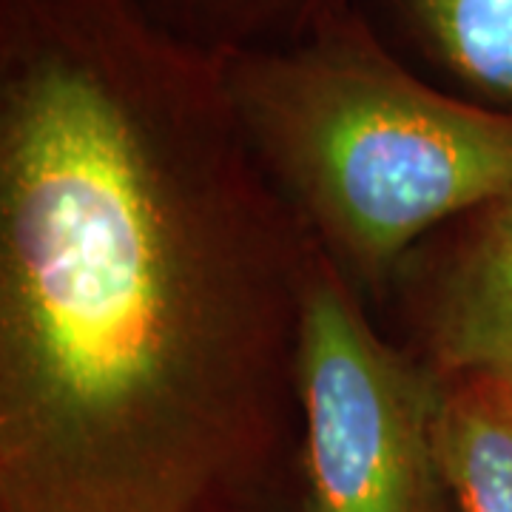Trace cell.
<instances>
[{
  "mask_svg": "<svg viewBox=\"0 0 512 512\" xmlns=\"http://www.w3.org/2000/svg\"><path fill=\"white\" fill-rule=\"evenodd\" d=\"M313 254L217 49L0 0V512L231 510L302 439Z\"/></svg>",
  "mask_w": 512,
  "mask_h": 512,
  "instance_id": "obj_1",
  "label": "cell"
},
{
  "mask_svg": "<svg viewBox=\"0 0 512 512\" xmlns=\"http://www.w3.org/2000/svg\"><path fill=\"white\" fill-rule=\"evenodd\" d=\"M217 55L256 160L367 308L424 239L512 194V111L427 83L359 0Z\"/></svg>",
  "mask_w": 512,
  "mask_h": 512,
  "instance_id": "obj_2",
  "label": "cell"
},
{
  "mask_svg": "<svg viewBox=\"0 0 512 512\" xmlns=\"http://www.w3.org/2000/svg\"><path fill=\"white\" fill-rule=\"evenodd\" d=\"M441 376L399 348L319 248L302 308L305 512H441Z\"/></svg>",
  "mask_w": 512,
  "mask_h": 512,
  "instance_id": "obj_3",
  "label": "cell"
},
{
  "mask_svg": "<svg viewBox=\"0 0 512 512\" xmlns=\"http://www.w3.org/2000/svg\"><path fill=\"white\" fill-rule=\"evenodd\" d=\"M390 299L402 305L407 350L436 373L512 376V262L461 220L407 256Z\"/></svg>",
  "mask_w": 512,
  "mask_h": 512,
  "instance_id": "obj_4",
  "label": "cell"
},
{
  "mask_svg": "<svg viewBox=\"0 0 512 512\" xmlns=\"http://www.w3.org/2000/svg\"><path fill=\"white\" fill-rule=\"evenodd\" d=\"M436 447L456 512H512V402L487 370L439 373Z\"/></svg>",
  "mask_w": 512,
  "mask_h": 512,
  "instance_id": "obj_5",
  "label": "cell"
},
{
  "mask_svg": "<svg viewBox=\"0 0 512 512\" xmlns=\"http://www.w3.org/2000/svg\"><path fill=\"white\" fill-rule=\"evenodd\" d=\"M404 37L481 103L512 111V0H382Z\"/></svg>",
  "mask_w": 512,
  "mask_h": 512,
  "instance_id": "obj_6",
  "label": "cell"
},
{
  "mask_svg": "<svg viewBox=\"0 0 512 512\" xmlns=\"http://www.w3.org/2000/svg\"><path fill=\"white\" fill-rule=\"evenodd\" d=\"M461 222L478 242H484L495 254L507 256L512 262V194L464 217Z\"/></svg>",
  "mask_w": 512,
  "mask_h": 512,
  "instance_id": "obj_7",
  "label": "cell"
},
{
  "mask_svg": "<svg viewBox=\"0 0 512 512\" xmlns=\"http://www.w3.org/2000/svg\"><path fill=\"white\" fill-rule=\"evenodd\" d=\"M202 3H217V0H202ZM220 3H225V6H237L239 9V0H220ZM245 3H251V6H254V3H262V0H245ZM299 3H302L305 20H308L313 12H316V9H322V6H325V3H330V0H299Z\"/></svg>",
  "mask_w": 512,
  "mask_h": 512,
  "instance_id": "obj_8",
  "label": "cell"
},
{
  "mask_svg": "<svg viewBox=\"0 0 512 512\" xmlns=\"http://www.w3.org/2000/svg\"><path fill=\"white\" fill-rule=\"evenodd\" d=\"M501 376H504V373H501ZM504 379H507V390H510V402H512V376H504Z\"/></svg>",
  "mask_w": 512,
  "mask_h": 512,
  "instance_id": "obj_9",
  "label": "cell"
}]
</instances>
